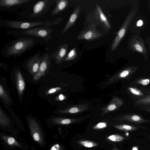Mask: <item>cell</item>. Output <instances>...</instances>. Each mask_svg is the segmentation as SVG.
<instances>
[{"label": "cell", "mask_w": 150, "mask_h": 150, "mask_svg": "<svg viewBox=\"0 0 150 150\" xmlns=\"http://www.w3.org/2000/svg\"><path fill=\"white\" fill-rule=\"evenodd\" d=\"M52 120L54 123L60 124L62 125L69 124L72 121V119L68 118L63 119L60 118H54Z\"/></svg>", "instance_id": "cell-24"}, {"label": "cell", "mask_w": 150, "mask_h": 150, "mask_svg": "<svg viewBox=\"0 0 150 150\" xmlns=\"http://www.w3.org/2000/svg\"><path fill=\"white\" fill-rule=\"evenodd\" d=\"M128 89L130 93L136 96L142 97L144 96L143 93L136 88L129 87L128 88Z\"/></svg>", "instance_id": "cell-26"}, {"label": "cell", "mask_w": 150, "mask_h": 150, "mask_svg": "<svg viewBox=\"0 0 150 150\" xmlns=\"http://www.w3.org/2000/svg\"><path fill=\"white\" fill-rule=\"evenodd\" d=\"M68 45L64 43L59 45L55 51L49 55L50 59H54L57 64L64 61L68 50Z\"/></svg>", "instance_id": "cell-10"}, {"label": "cell", "mask_w": 150, "mask_h": 150, "mask_svg": "<svg viewBox=\"0 0 150 150\" xmlns=\"http://www.w3.org/2000/svg\"><path fill=\"white\" fill-rule=\"evenodd\" d=\"M102 35L97 29L95 24L90 25L83 29L77 36L79 40L93 41L98 40L102 37Z\"/></svg>", "instance_id": "cell-5"}, {"label": "cell", "mask_w": 150, "mask_h": 150, "mask_svg": "<svg viewBox=\"0 0 150 150\" xmlns=\"http://www.w3.org/2000/svg\"><path fill=\"white\" fill-rule=\"evenodd\" d=\"M42 59L40 53L37 52L27 59V68L30 73L34 76L38 72Z\"/></svg>", "instance_id": "cell-7"}, {"label": "cell", "mask_w": 150, "mask_h": 150, "mask_svg": "<svg viewBox=\"0 0 150 150\" xmlns=\"http://www.w3.org/2000/svg\"><path fill=\"white\" fill-rule=\"evenodd\" d=\"M9 120L4 112L1 108L0 109V123L1 125H5L9 123Z\"/></svg>", "instance_id": "cell-25"}, {"label": "cell", "mask_w": 150, "mask_h": 150, "mask_svg": "<svg viewBox=\"0 0 150 150\" xmlns=\"http://www.w3.org/2000/svg\"><path fill=\"white\" fill-rule=\"evenodd\" d=\"M52 29L49 27L39 26L23 31L25 35L38 37L44 39L46 42L51 40Z\"/></svg>", "instance_id": "cell-4"}, {"label": "cell", "mask_w": 150, "mask_h": 150, "mask_svg": "<svg viewBox=\"0 0 150 150\" xmlns=\"http://www.w3.org/2000/svg\"><path fill=\"white\" fill-rule=\"evenodd\" d=\"M0 96L6 103H10V98L7 93L1 84L0 85Z\"/></svg>", "instance_id": "cell-23"}, {"label": "cell", "mask_w": 150, "mask_h": 150, "mask_svg": "<svg viewBox=\"0 0 150 150\" xmlns=\"http://www.w3.org/2000/svg\"><path fill=\"white\" fill-rule=\"evenodd\" d=\"M138 146H133L131 150H138Z\"/></svg>", "instance_id": "cell-38"}, {"label": "cell", "mask_w": 150, "mask_h": 150, "mask_svg": "<svg viewBox=\"0 0 150 150\" xmlns=\"http://www.w3.org/2000/svg\"><path fill=\"white\" fill-rule=\"evenodd\" d=\"M124 103L122 99L117 97H114L110 103L102 108V114H104L115 111L119 109Z\"/></svg>", "instance_id": "cell-14"}, {"label": "cell", "mask_w": 150, "mask_h": 150, "mask_svg": "<svg viewBox=\"0 0 150 150\" xmlns=\"http://www.w3.org/2000/svg\"><path fill=\"white\" fill-rule=\"evenodd\" d=\"M129 45L134 51L140 53L143 55L145 58L147 51L144 41L141 38L137 35L134 36L130 40Z\"/></svg>", "instance_id": "cell-9"}, {"label": "cell", "mask_w": 150, "mask_h": 150, "mask_svg": "<svg viewBox=\"0 0 150 150\" xmlns=\"http://www.w3.org/2000/svg\"><path fill=\"white\" fill-rule=\"evenodd\" d=\"M54 8L51 13V15L53 16L65 10L68 4L67 0H56Z\"/></svg>", "instance_id": "cell-18"}, {"label": "cell", "mask_w": 150, "mask_h": 150, "mask_svg": "<svg viewBox=\"0 0 150 150\" xmlns=\"http://www.w3.org/2000/svg\"><path fill=\"white\" fill-rule=\"evenodd\" d=\"M95 16L96 19L99 21L104 29L108 30L111 28L108 21L98 4H96V5Z\"/></svg>", "instance_id": "cell-15"}, {"label": "cell", "mask_w": 150, "mask_h": 150, "mask_svg": "<svg viewBox=\"0 0 150 150\" xmlns=\"http://www.w3.org/2000/svg\"><path fill=\"white\" fill-rule=\"evenodd\" d=\"M30 0H0V6L3 7H11L26 4Z\"/></svg>", "instance_id": "cell-20"}, {"label": "cell", "mask_w": 150, "mask_h": 150, "mask_svg": "<svg viewBox=\"0 0 150 150\" xmlns=\"http://www.w3.org/2000/svg\"><path fill=\"white\" fill-rule=\"evenodd\" d=\"M60 146L59 144H56L52 146L50 150H60Z\"/></svg>", "instance_id": "cell-34"}, {"label": "cell", "mask_w": 150, "mask_h": 150, "mask_svg": "<svg viewBox=\"0 0 150 150\" xmlns=\"http://www.w3.org/2000/svg\"><path fill=\"white\" fill-rule=\"evenodd\" d=\"M66 98V97L63 94H59L56 100H62Z\"/></svg>", "instance_id": "cell-35"}, {"label": "cell", "mask_w": 150, "mask_h": 150, "mask_svg": "<svg viewBox=\"0 0 150 150\" xmlns=\"http://www.w3.org/2000/svg\"><path fill=\"white\" fill-rule=\"evenodd\" d=\"M137 69V67L136 66H131L124 69L111 78L107 82L106 85H109L114 82L130 76Z\"/></svg>", "instance_id": "cell-11"}, {"label": "cell", "mask_w": 150, "mask_h": 150, "mask_svg": "<svg viewBox=\"0 0 150 150\" xmlns=\"http://www.w3.org/2000/svg\"><path fill=\"white\" fill-rule=\"evenodd\" d=\"M89 108L88 104H82L70 106L64 110H60L58 112L62 113L74 114L84 111Z\"/></svg>", "instance_id": "cell-16"}, {"label": "cell", "mask_w": 150, "mask_h": 150, "mask_svg": "<svg viewBox=\"0 0 150 150\" xmlns=\"http://www.w3.org/2000/svg\"><path fill=\"white\" fill-rule=\"evenodd\" d=\"M107 138L109 140L113 142H119L125 139L124 137L118 134H113L110 135Z\"/></svg>", "instance_id": "cell-28"}, {"label": "cell", "mask_w": 150, "mask_h": 150, "mask_svg": "<svg viewBox=\"0 0 150 150\" xmlns=\"http://www.w3.org/2000/svg\"><path fill=\"white\" fill-rule=\"evenodd\" d=\"M136 82L138 84L145 86L150 83V80L147 78L137 80Z\"/></svg>", "instance_id": "cell-30"}, {"label": "cell", "mask_w": 150, "mask_h": 150, "mask_svg": "<svg viewBox=\"0 0 150 150\" xmlns=\"http://www.w3.org/2000/svg\"><path fill=\"white\" fill-rule=\"evenodd\" d=\"M7 143L10 145H12L15 144L16 142L15 139L11 137H8L7 139Z\"/></svg>", "instance_id": "cell-33"}, {"label": "cell", "mask_w": 150, "mask_h": 150, "mask_svg": "<svg viewBox=\"0 0 150 150\" xmlns=\"http://www.w3.org/2000/svg\"><path fill=\"white\" fill-rule=\"evenodd\" d=\"M80 6H78L71 15L62 32V35L64 34L72 27L76 22L79 14Z\"/></svg>", "instance_id": "cell-17"}, {"label": "cell", "mask_w": 150, "mask_h": 150, "mask_svg": "<svg viewBox=\"0 0 150 150\" xmlns=\"http://www.w3.org/2000/svg\"><path fill=\"white\" fill-rule=\"evenodd\" d=\"M62 19L59 17L53 21L49 20L42 21L25 22L15 20H3L0 21V26H4L9 28L26 30L30 29L36 26L49 27L51 26L59 24Z\"/></svg>", "instance_id": "cell-2"}, {"label": "cell", "mask_w": 150, "mask_h": 150, "mask_svg": "<svg viewBox=\"0 0 150 150\" xmlns=\"http://www.w3.org/2000/svg\"><path fill=\"white\" fill-rule=\"evenodd\" d=\"M118 129L126 131H132L137 130V128L135 126L127 125H120L115 126Z\"/></svg>", "instance_id": "cell-21"}, {"label": "cell", "mask_w": 150, "mask_h": 150, "mask_svg": "<svg viewBox=\"0 0 150 150\" xmlns=\"http://www.w3.org/2000/svg\"><path fill=\"white\" fill-rule=\"evenodd\" d=\"M56 0H43L39 1L34 5L32 13L29 16L31 18H37L46 14L50 7L55 4Z\"/></svg>", "instance_id": "cell-6"}, {"label": "cell", "mask_w": 150, "mask_h": 150, "mask_svg": "<svg viewBox=\"0 0 150 150\" xmlns=\"http://www.w3.org/2000/svg\"><path fill=\"white\" fill-rule=\"evenodd\" d=\"M150 104V95L140 99L135 103L136 105H146Z\"/></svg>", "instance_id": "cell-27"}, {"label": "cell", "mask_w": 150, "mask_h": 150, "mask_svg": "<svg viewBox=\"0 0 150 150\" xmlns=\"http://www.w3.org/2000/svg\"><path fill=\"white\" fill-rule=\"evenodd\" d=\"M80 144L87 147L91 148L97 146V144L93 142L88 141H82L79 142Z\"/></svg>", "instance_id": "cell-29"}, {"label": "cell", "mask_w": 150, "mask_h": 150, "mask_svg": "<svg viewBox=\"0 0 150 150\" xmlns=\"http://www.w3.org/2000/svg\"><path fill=\"white\" fill-rule=\"evenodd\" d=\"M16 85L18 93L21 96L23 93L25 88V83L23 76L19 70L16 72Z\"/></svg>", "instance_id": "cell-19"}, {"label": "cell", "mask_w": 150, "mask_h": 150, "mask_svg": "<svg viewBox=\"0 0 150 150\" xmlns=\"http://www.w3.org/2000/svg\"><path fill=\"white\" fill-rule=\"evenodd\" d=\"M143 25V22L142 20H140L137 22V25L138 26H140Z\"/></svg>", "instance_id": "cell-36"}, {"label": "cell", "mask_w": 150, "mask_h": 150, "mask_svg": "<svg viewBox=\"0 0 150 150\" xmlns=\"http://www.w3.org/2000/svg\"><path fill=\"white\" fill-rule=\"evenodd\" d=\"M62 88L59 87L51 88L48 90L46 92V94L49 95L54 93L60 90Z\"/></svg>", "instance_id": "cell-32"}, {"label": "cell", "mask_w": 150, "mask_h": 150, "mask_svg": "<svg viewBox=\"0 0 150 150\" xmlns=\"http://www.w3.org/2000/svg\"></svg>", "instance_id": "cell-40"}, {"label": "cell", "mask_w": 150, "mask_h": 150, "mask_svg": "<svg viewBox=\"0 0 150 150\" xmlns=\"http://www.w3.org/2000/svg\"><path fill=\"white\" fill-rule=\"evenodd\" d=\"M117 120L125 121L136 124L147 123L150 121L145 119L141 115L134 113H128L121 115L119 116Z\"/></svg>", "instance_id": "cell-12"}, {"label": "cell", "mask_w": 150, "mask_h": 150, "mask_svg": "<svg viewBox=\"0 0 150 150\" xmlns=\"http://www.w3.org/2000/svg\"><path fill=\"white\" fill-rule=\"evenodd\" d=\"M50 58L48 52L42 57V59L38 70L33 77L34 81L38 80L44 76L49 68L50 65Z\"/></svg>", "instance_id": "cell-8"}, {"label": "cell", "mask_w": 150, "mask_h": 150, "mask_svg": "<svg viewBox=\"0 0 150 150\" xmlns=\"http://www.w3.org/2000/svg\"><path fill=\"white\" fill-rule=\"evenodd\" d=\"M35 40L31 38H23L15 39L7 43L2 52L4 57H17L32 48L35 44Z\"/></svg>", "instance_id": "cell-1"}, {"label": "cell", "mask_w": 150, "mask_h": 150, "mask_svg": "<svg viewBox=\"0 0 150 150\" xmlns=\"http://www.w3.org/2000/svg\"><path fill=\"white\" fill-rule=\"evenodd\" d=\"M107 124L105 122H101L99 123L97 125L93 127V128L95 129H102L105 128Z\"/></svg>", "instance_id": "cell-31"}, {"label": "cell", "mask_w": 150, "mask_h": 150, "mask_svg": "<svg viewBox=\"0 0 150 150\" xmlns=\"http://www.w3.org/2000/svg\"><path fill=\"white\" fill-rule=\"evenodd\" d=\"M136 13L135 10L131 11L126 17L124 22L118 32L111 47L112 51H115L118 46L122 39L124 36L127 29L134 17Z\"/></svg>", "instance_id": "cell-3"}, {"label": "cell", "mask_w": 150, "mask_h": 150, "mask_svg": "<svg viewBox=\"0 0 150 150\" xmlns=\"http://www.w3.org/2000/svg\"><path fill=\"white\" fill-rule=\"evenodd\" d=\"M30 132L34 140L39 143L42 142V137L40 131L39 125L36 121L33 118H28Z\"/></svg>", "instance_id": "cell-13"}, {"label": "cell", "mask_w": 150, "mask_h": 150, "mask_svg": "<svg viewBox=\"0 0 150 150\" xmlns=\"http://www.w3.org/2000/svg\"><path fill=\"white\" fill-rule=\"evenodd\" d=\"M144 110L150 113V106L146 107L144 108Z\"/></svg>", "instance_id": "cell-37"}, {"label": "cell", "mask_w": 150, "mask_h": 150, "mask_svg": "<svg viewBox=\"0 0 150 150\" xmlns=\"http://www.w3.org/2000/svg\"><path fill=\"white\" fill-rule=\"evenodd\" d=\"M77 53L75 47L73 48L67 55L64 59V61H68L75 59L77 57Z\"/></svg>", "instance_id": "cell-22"}, {"label": "cell", "mask_w": 150, "mask_h": 150, "mask_svg": "<svg viewBox=\"0 0 150 150\" xmlns=\"http://www.w3.org/2000/svg\"><path fill=\"white\" fill-rule=\"evenodd\" d=\"M147 93H148L149 95H150V90L147 91Z\"/></svg>", "instance_id": "cell-39"}]
</instances>
